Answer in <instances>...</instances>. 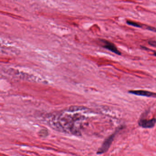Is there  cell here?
<instances>
[{
    "label": "cell",
    "mask_w": 156,
    "mask_h": 156,
    "mask_svg": "<svg viewBox=\"0 0 156 156\" xmlns=\"http://www.w3.org/2000/svg\"><path fill=\"white\" fill-rule=\"evenodd\" d=\"M156 123V119H146L140 118L138 120V123L139 126L144 128H152L155 126Z\"/></svg>",
    "instance_id": "3957f363"
},
{
    "label": "cell",
    "mask_w": 156,
    "mask_h": 156,
    "mask_svg": "<svg viewBox=\"0 0 156 156\" xmlns=\"http://www.w3.org/2000/svg\"><path fill=\"white\" fill-rule=\"evenodd\" d=\"M129 93L137 96H141L145 97H153L156 98V93L150 91L144 90H131L129 91Z\"/></svg>",
    "instance_id": "5b68a950"
},
{
    "label": "cell",
    "mask_w": 156,
    "mask_h": 156,
    "mask_svg": "<svg viewBox=\"0 0 156 156\" xmlns=\"http://www.w3.org/2000/svg\"><path fill=\"white\" fill-rule=\"evenodd\" d=\"M148 43L149 45H151L154 46V47H156V41H149Z\"/></svg>",
    "instance_id": "52a82bcc"
},
{
    "label": "cell",
    "mask_w": 156,
    "mask_h": 156,
    "mask_svg": "<svg viewBox=\"0 0 156 156\" xmlns=\"http://www.w3.org/2000/svg\"><path fill=\"white\" fill-rule=\"evenodd\" d=\"M103 43V46L105 49H107L108 50H110L111 52L115 53L116 54L118 55H121V53L120 51H119L117 49V47L112 43L106 40H103L102 41Z\"/></svg>",
    "instance_id": "277c9868"
},
{
    "label": "cell",
    "mask_w": 156,
    "mask_h": 156,
    "mask_svg": "<svg viewBox=\"0 0 156 156\" xmlns=\"http://www.w3.org/2000/svg\"><path fill=\"white\" fill-rule=\"evenodd\" d=\"M84 116L79 114H59L52 118L50 123L52 126L63 132L78 135L81 128L80 121L84 120Z\"/></svg>",
    "instance_id": "6da1fadb"
},
{
    "label": "cell",
    "mask_w": 156,
    "mask_h": 156,
    "mask_svg": "<svg viewBox=\"0 0 156 156\" xmlns=\"http://www.w3.org/2000/svg\"><path fill=\"white\" fill-rule=\"evenodd\" d=\"M127 23L128 25L137 27V28H143V27L144 26L141 24H139L138 22H135L132 21L131 20H127Z\"/></svg>",
    "instance_id": "8992f818"
},
{
    "label": "cell",
    "mask_w": 156,
    "mask_h": 156,
    "mask_svg": "<svg viewBox=\"0 0 156 156\" xmlns=\"http://www.w3.org/2000/svg\"><path fill=\"white\" fill-rule=\"evenodd\" d=\"M153 55L156 56V51H153Z\"/></svg>",
    "instance_id": "ba28073f"
},
{
    "label": "cell",
    "mask_w": 156,
    "mask_h": 156,
    "mask_svg": "<svg viewBox=\"0 0 156 156\" xmlns=\"http://www.w3.org/2000/svg\"><path fill=\"white\" fill-rule=\"evenodd\" d=\"M122 128H123V127H119L117 128L112 134H111V136H109L105 139L103 143L101 146V147L99 149V150L97 151V154H103L104 153H106L108 150L109 147H111V145L113 141H114L115 136L117 134V133L120 130H121Z\"/></svg>",
    "instance_id": "7a4b0ae2"
}]
</instances>
